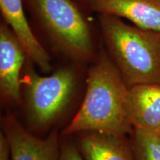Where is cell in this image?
<instances>
[{"label": "cell", "instance_id": "cell-13", "mask_svg": "<svg viewBox=\"0 0 160 160\" xmlns=\"http://www.w3.org/2000/svg\"><path fill=\"white\" fill-rule=\"evenodd\" d=\"M0 160H11V148L5 133H0Z\"/></svg>", "mask_w": 160, "mask_h": 160}, {"label": "cell", "instance_id": "cell-6", "mask_svg": "<svg viewBox=\"0 0 160 160\" xmlns=\"http://www.w3.org/2000/svg\"><path fill=\"white\" fill-rule=\"evenodd\" d=\"M5 134L11 148V160H58L60 147L55 133L39 139L29 133L13 116L4 120Z\"/></svg>", "mask_w": 160, "mask_h": 160}, {"label": "cell", "instance_id": "cell-2", "mask_svg": "<svg viewBox=\"0 0 160 160\" xmlns=\"http://www.w3.org/2000/svg\"><path fill=\"white\" fill-rule=\"evenodd\" d=\"M98 20L109 56L127 85L160 84V32L113 16L99 14Z\"/></svg>", "mask_w": 160, "mask_h": 160}, {"label": "cell", "instance_id": "cell-11", "mask_svg": "<svg viewBox=\"0 0 160 160\" xmlns=\"http://www.w3.org/2000/svg\"><path fill=\"white\" fill-rule=\"evenodd\" d=\"M131 144L135 160H160V134L133 128Z\"/></svg>", "mask_w": 160, "mask_h": 160}, {"label": "cell", "instance_id": "cell-9", "mask_svg": "<svg viewBox=\"0 0 160 160\" xmlns=\"http://www.w3.org/2000/svg\"><path fill=\"white\" fill-rule=\"evenodd\" d=\"M126 111L133 128L160 134V84H142L130 87Z\"/></svg>", "mask_w": 160, "mask_h": 160}, {"label": "cell", "instance_id": "cell-1", "mask_svg": "<svg viewBox=\"0 0 160 160\" xmlns=\"http://www.w3.org/2000/svg\"><path fill=\"white\" fill-rule=\"evenodd\" d=\"M128 89L111 57L102 51L88 70L83 102L62 134L84 132L125 136L131 133L133 127L126 111Z\"/></svg>", "mask_w": 160, "mask_h": 160}, {"label": "cell", "instance_id": "cell-3", "mask_svg": "<svg viewBox=\"0 0 160 160\" xmlns=\"http://www.w3.org/2000/svg\"><path fill=\"white\" fill-rule=\"evenodd\" d=\"M28 11L56 48L75 61L94 54L89 23L75 0H23Z\"/></svg>", "mask_w": 160, "mask_h": 160}, {"label": "cell", "instance_id": "cell-10", "mask_svg": "<svg viewBox=\"0 0 160 160\" xmlns=\"http://www.w3.org/2000/svg\"><path fill=\"white\" fill-rule=\"evenodd\" d=\"M77 148L85 160H135L131 140L125 135L84 132Z\"/></svg>", "mask_w": 160, "mask_h": 160}, {"label": "cell", "instance_id": "cell-7", "mask_svg": "<svg viewBox=\"0 0 160 160\" xmlns=\"http://www.w3.org/2000/svg\"><path fill=\"white\" fill-rule=\"evenodd\" d=\"M27 57L23 47L5 22L0 25V91L2 97L19 103L20 73Z\"/></svg>", "mask_w": 160, "mask_h": 160}, {"label": "cell", "instance_id": "cell-14", "mask_svg": "<svg viewBox=\"0 0 160 160\" xmlns=\"http://www.w3.org/2000/svg\"><path fill=\"white\" fill-rule=\"evenodd\" d=\"M75 1H77V2H80V3H82V4H86V5H87V4L88 3L89 0H75Z\"/></svg>", "mask_w": 160, "mask_h": 160}, {"label": "cell", "instance_id": "cell-8", "mask_svg": "<svg viewBox=\"0 0 160 160\" xmlns=\"http://www.w3.org/2000/svg\"><path fill=\"white\" fill-rule=\"evenodd\" d=\"M91 11L128 20L132 25L160 32V0H89Z\"/></svg>", "mask_w": 160, "mask_h": 160}, {"label": "cell", "instance_id": "cell-5", "mask_svg": "<svg viewBox=\"0 0 160 160\" xmlns=\"http://www.w3.org/2000/svg\"><path fill=\"white\" fill-rule=\"evenodd\" d=\"M25 9L23 0H0L4 22L23 47L28 59L48 73L51 70V58L32 31Z\"/></svg>", "mask_w": 160, "mask_h": 160}, {"label": "cell", "instance_id": "cell-12", "mask_svg": "<svg viewBox=\"0 0 160 160\" xmlns=\"http://www.w3.org/2000/svg\"><path fill=\"white\" fill-rule=\"evenodd\" d=\"M58 160H85L78 149L77 145L72 143H65L60 147L59 157Z\"/></svg>", "mask_w": 160, "mask_h": 160}, {"label": "cell", "instance_id": "cell-4", "mask_svg": "<svg viewBox=\"0 0 160 160\" xmlns=\"http://www.w3.org/2000/svg\"><path fill=\"white\" fill-rule=\"evenodd\" d=\"M21 82L25 87L29 121L42 128L55 121L71 102L77 86V77L69 68L42 77L28 66L27 74Z\"/></svg>", "mask_w": 160, "mask_h": 160}]
</instances>
